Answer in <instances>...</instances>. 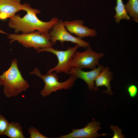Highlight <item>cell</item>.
Here are the masks:
<instances>
[{"mask_svg": "<svg viewBox=\"0 0 138 138\" xmlns=\"http://www.w3.org/2000/svg\"><path fill=\"white\" fill-rule=\"evenodd\" d=\"M2 85L4 87L3 93L8 98L17 96L29 87L28 82L19 70L16 59L12 60L8 69L0 75V86Z\"/></svg>", "mask_w": 138, "mask_h": 138, "instance_id": "7a4b0ae2", "label": "cell"}, {"mask_svg": "<svg viewBox=\"0 0 138 138\" xmlns=\"http://www.w3.org/2000/svg\"><path fill=\"white\" fill-rule=\"evenodd\" d=\"M100 123L96 121L94 119L84 127L80 129H73L71 132L65 135H62L58 138H94L106 134H99L98 131L101 129Z\"/></svg>", "mask_w": 138, "mask_h": 138, "instance_id": "ba28073f", "label": "cell"}, {"mask_svg": "<svg viewBox=\"0 0 138 138\" xmlns=\"http://www.w3.org/2000/svg\"><path fill=\"white\" fill-rule=\"evenodd\" d=\"M4 135L10 138H25L22 127L19 123L14 122L9 123Z\"/></svg>", "mask_w": 138, "mask_h": 138, "instance_id": "5bb4252c", "label": "cell"}, {"mask_svg": "<svg viewBox=\"0 0 138 138\" xmlns=\"http://www.w3.org/2000/svg\"><path fill=\"white\" fill-rule=\"evenodd\" d=\"M30 74L36 75L43 81L44 86L40 93L44 97L59 90L70 89L73 86L77 79L74 75H71L67 80L63 82H60L59 81L58 76L56 73L47 72L46 74H42L37 67H35Z\"/></svg>", "mask_w": 138, "mask_h": 138, "instance_id": "277c9868", "label": "cell"}, {"mask_svg": "<svg viewBox=\"0 0 138 138\" xmlns=\"http://www.w3.org/2000/svg\"><path fill=\"white\" fill-rule=\"evenodd\" d=\"M104 55L102 53H98L93 51L88 47L83 52H75L71 63V66L81 69H93L98 65L99 59Z\"/></svg>", "mask_w": 138, "mask_h": 138, "instance_id": "52a82bcc", "label": "cell"}, {"mask_svg": "<svg viewBox=\"0 0 138 138\" xmlns=\"http://www.w3.org/2000/svg\"><path fill=\"white\" fill-rule=\"evenodd\" d=\"M104 68V66L100 65L97 68L89 71H85L82 69L75 67H71L69 74L75 76L77 79L79 78L83 80L87 84L90 90L95 88V80Z\"/></svg>", "mask_w": 138, "mask_h": 138, "instance_id": "9c48e42d", "label": "cell"}, {"mask_svg": "<svg viewBox=\"0 0 138 138\" xmlns=\"http://www.w3.org/2000/svg\"><path fill=\"white\" fill-rule=\"evenodd\" d=\"M127 13L136 21L138 19V0H129L125 5Z\"/></svg>", "mask_w": 138, "mask_h": 138, "instance_id": "9a60e30c", "label": "cell"}, {"mask_svg": "<svg viewBox=\"0 0 138 138\" xmlns=\"http://www.w3.org/2000/svg\"><path fill=\"white\" fill-rule=\"evenodd\" d=\"M49 33L53 45L57 41L63 44L64 42H70L76 44L79 47L87 48L89 44L77 37L71 34L66 29L64 22L59 20L53 26Z\"/></svg>", "mask_w": 138, "mask_h": 138, "instance_id": "8992f818", "label": "cell"}, {"mask_svg": "<svg viewBox=\"0 0 138 138\" xmlns=\"http://www.w3.org/2000/svg\"><path fill=\"white\" fill-rule=\"evenodd\" d=\"M112 73L109 71L108 67H104L95 80V88L94 90H98V87L105 86L107 88V90H104L103 93L110 95H112L110 85V82L112 79Z\"/></svg>", "mask_w": 138, "mask_h": 138, "instance_id": "7c38bea8", "label": "cell"}, {"mask_svg": "<svg viewBox=\"0 0 138 138\" xmlns=\"http://www.w3.org/2000/svg\"><path fill=\"white\" fill-rule=\"evenodd\" d=\"M28 132L30 135V138H47L40 133L38 129L32 126L29 128Z\"/></svg>", "mask_w": 138, "mask_h": 138, "instance_id": "ac0fdd59", "label": "cell"}, {"mask_svg": "<svg viewBox=\"0 0 138 138\" xmlns=\"http://www.w3.org/2000/svg\"><path fill=\"white\" fill-rule=\"evenodd\" d=\"M126 90L129 96L131 98H134L137 95L138 88L137 86L134 84L129 85L126 88Z\"/></svg>", "mask_w": 138, "mask_h": 138, "instance_id": "e0dca14e", "label": "cell"}, {"mask_svg": "<svg viewBox=\"0 0 138 138\" xmlns=\"http://www.w3.org/2000/svg\"><path fill=\"white\" fill-rule=\"evenodd\" d=\"M116 1V6L114 7L116 13L114 17L116 22L119 23L122 19L129 20L130 18L128 14L123 0Z\"/></svg>", "mask_w": 138, "mask_h": 138, "instance_id": "4fadbf2b", "label": "cell"}, {"mask_svg": "<svg viewBox=\"0 0 138 138\" xmlns=\"http://www.w3.org/2000/svg\"><path fill=\"white\" fill-rule=\"evenodd\" d=\"M110 129L113 132L112 138H124V135L122 133V130L118 126L112 125L110 126Z\"/></svg>", "mask_w": 138, "mask_h": 138, "instance_id": "d6986e66", "label": "cell"}, {"mask_svg": "<svg viewBox=\"0 0 138 138\" xmlns=\"http://www.w3.org/2000/svg\"><path fill=\"white\" fill-rule=\"evenodd\" d=\"M0 32L6 34L8 38L10 39V43L17 41L27 48H33L38 50L52 47L49 33H41L38 31L21 34H8L0 30Z\"/></svg>", "mask_w": 138, "mask_h": 138, "instance_id": "3957f363", "label": "cell"}, {"mask_svg": "<svg viewBox=\"0 0 138 138\" xmlns=\"http://www.w3.org/2000/svg\"><path fill=\"white\" fill-rule=\"evenodd\" d=\"M77 45L73 47L68 48L65 50H56L51 47L42 48L37 50V52H47L51 53L56 56L58 61L57 64L48 72L55 71L56 73L64 72L69 74L71 68V63L78 48Z\"/></svg>", "mask_w": 138, "mask_h": 138, "instance_id": "5b68a950", "label": "cell"}, {"mask_svg": "<svg viewBox=\"0 0 138 138\" xmlns=\"http://www.w3.org/2000/svg\"><path fill=\"white\" fill-rule=\"evenodd\" d=\"M9 124L6 119L0 114V136L4 135Z\"/></svg>", "mask_w": 138, "mask_h": 138, "instance_id": "2e32d148", "label": "cell"}, {"mask_svg": "<svg viewBox=\"0 0 138 138\" xmlns=\"http://www.w3.org/2000/svg\"><path fill=\"white\" fill-rule=\"evenodd\" d=\"M22 10L20 0H0V19L5 20L14 16Z\"/></svg>", "mask_w": 138, "mask_h": 138, "instance_id": "8fae6325", "label": "cell"}, {"mask_svg": "<svg viewBox=\"0 0 138 138\" xmlns=\"http://www.w3.org/2000/svg\"><path fill=\"white\" fill-rule=\"evenodd\" d=\"M22 6L23 10L26 12V14L22 17L19 15L15 14L10 18L8 23L9 27L14 29L16 33L21 31L26 33L37 30L41 33H49L59 21L57 18L54 17L48 22L42 21L37 16L40 13V10L31 8L27 4Z\"/></svg>", "mask_w": 138, "mask_h": 138, "instance_id": "6da1fadb", "label": "cell"}, {"mask_svg": "<svg viewBox=\"0 0 138 138\" xmlns=\"http://www.w3.org/2000/svg\"><path fill=\"white\" fill-rule=\"evenodd\" d=\"M65 27L70 33L81 39L86 37L95 36L97 32L93 29L83 25V22L79 20L64 22Z\"/></svg>", "mask_w": 138, "mask_h": 138, "instance_id": "30bf717a", "label": "cell"}]
</instances>
